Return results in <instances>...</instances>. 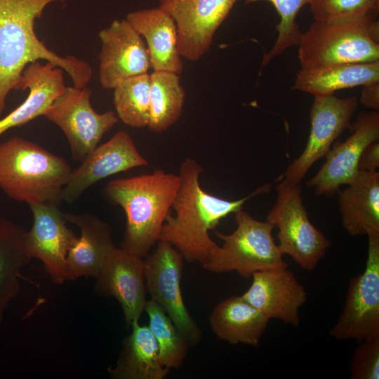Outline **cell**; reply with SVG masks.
<instances>
[{
    "label": "cell",
    "mask_w": 379,
    "mask_h": 379,
    "mask_svg": "<svg viewBox=\"0 0 379 379\" xmlns=\"http://www.w3.org/2000/svg\"><path fill=\"white\" fill-rule=\"evenodd\" d=\"M202 167L194 160L186 159L180 166V186L172 205L175 215H168L159 239L169 242L187 262L197 261L204 267L209 261L217 245L208 232L231 213L242 209L244 203L253 197L271 190L265 184L253 192L237 200H227L211 194L200 185Z\"/></svg>",
    "instance_id": "cell-1"
},
{
    "label": "cell",
    "mask_w": 379,
    "mask_h": 379,
    "mask_svg": "<svg viewBox=\"0 0 379 379\" xmlns=\"http://www.w3.org/2000/svg\"><path fill=\"white\" fill-rule=\"evenodd\" d=\"M65 0H0V119L8 93L18 90L22 74L30 63L44 60L62 68L73 86H86L91 66L72 55L60 56L49 50L34 31L36 19L50 4Z\"/></svg>",
    "instance_id": "cell-2"
},
{
    "label": "cell",
    "mask_w": 379,
    "mask_h": 379,
    "mask_svg": "<svg viewBox=\"0 0 379 379\" xmlns=\"http://www.w3.org/2000/svg\"><path fill=\"white\" fill-rule=\"evenodd\" d=\"M180 186V177L163 170L109 181L107 197L120 206L126 217L121 248L145 258L159 240Z\"/></svg>",
    "instance_id": "cell-3"
},
{
    "label": "cell",
    "mask_w": 379,
    "mask_h": 379,
    "mask_svg": "<svg viewBox=\"0 0 379 379\" xmlns=\"http://www.w3.org/2000/svg\"><path fill=\"white\" fill-rule=\"evenodd\" d=\"M72 171L65 158L22 138L0 144V189L15 201L58 205Z\"/></svg>",
    "instance_id": "cell-4"
},
{
    "label": "cell",
    "mask_w": 379,
    "mask_h": 379,
    "mask_svg": "<svg viewBox=\"0 0 379 379\" xmlns=\"http://www.w3.org/2000/svg\"><path fill=\"white\" fill-rule=\"evenodd\" d=\"M378 12L331 21H317L302 33L298 58L302 69L379 61Z\"/></svg>",
    "instance_id": "cell-5"
},
{
    "label": "cell",
    "mask_w": 379,
    "mask_h": 379,
    "mask_svg": "<svg viewBox=\"0 0 379 379\" xmlns=\"http://www.w3.org/2000/svg\"><path fill=\"white\" fill-rule=\"evenodd\" d=\"M235 223L231 234L215 232L223 243L214 247L205 270L215 273L234 271L248 278L256 272L288 267L272 237L274 227L271 223L257 220L243 209L235 213Z\"/></svg>",
    "instance_id": "cell-6"
},
{
    "label": "cell",
    "mask_w": 379,
    "mask_h": 379,
    "mask_svg": "<svg viewBox=\"0 0 379 379\" xmlns=\"http://www.w3.org/2000/svg\"><path fill=\"white\" fill-rule=\"evenodd\" d=\"M276 201L266 221L278 229V246L302 270H314L331 242L310 222L298 183L285 179L276 185Z\"/></svg>",
    "instance_id": "cell-7"
},
{
    "label": "cell",
    "mask_w": 379,
    "mask_h": 379,
    "mask_svg": "<svg viewBox=\"0 0 379 379\" xmlns=\"http://www.w3.org/2000/svg\"><path fill=\"white\" fill-rule=\"evenodd\" d=\"M91 94L87 86H66L44 115L62 131L75 161L81 162L119 119L112 110L95 112L91 104Z\"/></svg>",
    "instance_id": "cell-8"
},
{
    "label": "cell",
    "mask_w": 379,
    "mask_h": 379,
    "mask_svg": "<svg viewBox=\"0 0 379 379\" xmlns=\"http://www.w3.org/2000/svg\"><path fill=\"white\" fill-rule=\"evenodd\" d=\"M367 236L366 267L350 280L344 307L330 331L337 340L359 343L379 335V232Z\"/></svg>",
    "instance_id": "cell-9"
},
{
    "label": "cell",
    "mask_w": 379,
    "mask_h": 379,
    "mask_svg": "<svg viewBox=\"0 0 379 379\" xmlns=\"http://www.w3.org/2000/svg\"><path fill=\"white\" fill-rule=\"evenodd\" d=\"M182 255L169 242L159 239L144 258L147 291L170 317L190 346L198 344L201 330L190 316L182 298L180 280Z\"/></svg>",
    "instance_id": "cell-10"
},
{
    "label": "cell",
    "mask_w": 379,
    "mask_h": 379,
    "mask_svg": "<svg viewBox=\"0 0 379 379\" xmlns=\"http://www.w3.org/2000/svg\"><path fill=\"white\" fill-rule=\"evenodd\" d=\"M314 97L310 113V132L305 147L284 173L285 180L298 184L312 166L325 157L339 135L346 128H350L352 115L358 108L356 96Z\"/></svg>",
    "instance_id": "cell-11"
},
{
    "label": "cell",
    "mask_w": 379,
    "mask_h": 379,
    "mask_svg": "<svg viewBox=\"0 0 379 379\" xmlns=\"http://www.w3.org/2000/svg\"><path fill=\"white\" fill-rule=\"evenodd\" d=\"M352 134L330 149L326 161L306 182L316 196H332L343 185L352 182L359 173L358 162L361 152L370 143L379 140V113L361 112L350 125Z\"/></svg>",
    "instance_id": "cell-12"
},
{
    "label": "cell",
    "mask_w": 379,
    "mask_h": 379,
    "mask_svg": "<svg viewBox=\"0 0 379 379\" xmlns=\"http://www.w3.org/2000/svg\"><path fill=\"white\" fill-rule=\"evenodd\" d=\"M174 19L181 57L190 61L209 50L213 36L238 0H159Z\"/></svg>",
    "instance_id": "cell-13"
},
{
    "label": "cell",
    "mask_w": 379,
    "mask_h": 379,
    "mask_svg": "<svg viewBox=\"0 0 379 379\" xmlns=\"http://www.w3.org/2000/svg\"><path fill=\"white\" fill-rule=\"evenodd\" d=\"M148 161L138 150L125 131L115 133L98 145L81 164L72 169L62 192V201L71 204L95 182L110 175L147 166Z\"/></svg>",
    "instance_id": "cell-14"
},
{
    "label": "cell",
    "mask_w": 379,
    "mask_h": 379,
    "mask_svg": "<svg viewBox=\"0 0 379 379\" xmlns=\"http://www.w3.org/2000/svg\"><path fill=\"white\" fill-rule=\"evenodd\" d=\"M99 79L102 88L114 89L122 80L147 74L148 51L140 34L125 20H114L102 29Z\"/></svg>",
    "instance_id": "cell-15"
},
{
    "label": "cell",
    "mask_w": 379,
    "mask_h": 379,
    "mask_svg": "<svg viewBox=\"0 0 379 379\" xmlns=\"http://www.w3.org/2000/svg\"><path fill=\"white\" fill-rule=\"evenodd\" d=\"M34 217L27 232V248L30 257L41 260L55 284L67 279L66 260L68 251L78 237L67 226V220L55 204L28 205Z\"/></svg>",
    "instance_id": "cell-16"
},
{
    "label": "cell",
    "mask_w": 379,
    "mask_h": 379,
    "mask_svg": "<svg viewBox=\"0 0 379 379\" xmlns=\"http://www.w3.org/2000/svg\"><path fill=\"white\" fill-rule=\"evenodd\" d=\"M96 278L100 291L119 302L127 326L138 322L147 300L144 258L114 246Z\"/></svg>",
    "instance_id": "cell-17"
},
{
    "label": "cell",
    "mask_w": 379,
    "mask_h": 379,
    "mask_svg": "<svg viewBox=\"0 0 379 379\" xmlns=\"http://www.w3.org/2000/svg\"><path fill=\"white\" fill-rule=\"evenodd\" d=\"M241 295L249 304L270 319L298 326L299 309L307 301L305 287L287 267L259 271Z\"/></svg>",
    "instance_id": "cell-18"
},
{
    "label": "cell",
    "mask_w": 379,
    "mask_h": 379,
    "mask_svg": "<svg viewBox=\"0 0 379 379\" xmlns=\"http://www.w3.org/2000/svg\"><path fill=\"white\" fill-rule=\"evenodd\" d=\"M63 72L51 62L41 64L36 61L25 68L18 90L29 89L28 95L20 105L0 119V136L12 128L44 115L65 89Z\"/></svg>",
    "instance_id": "cell-19"
},
{
    "label": "cell",
    "mask_w": 379,
    "mask_h": 379,
    "mask_svg": "<svg viewBox=\"0 0 379 379\" xmlns=\"http://www.w3.org/2000/svg\"><path fill=\"white\" fill-rule=\"evenodd\" d=\"M126 20L145 39L154 71L182 72L177 26L167 11L159 6L130 13Z\"/></svg>",
    "instance_id": "cell-20"
},
{
    "label": "cell",
    "mask_w": 379,
    "mask_h": 379,
    "mask_svg": "<svg viewBox=\"0 0 379 379\" xmlns=\"http://www.w3.org/2000/svg\"><path fill=\"white\" fill-rule=\"evenodd\" d=\"M64 215L81 231L67 255V279L97 277L109 251L115 246L111 227L88 213H64Z\"/></svg>",
    "instance_id": "cell-21"
},
{
    "label": "cell",
    "mask_w": 379,
    "mask_h": 379,
    "mask_svg": "<svg viewBox=\"0 0 379 379\" xmlns=\"http://www.w3.org/2000/svg\"><path fill=\"white\" fill-rule=\"evenodd\" d=\"M341 192L342 225L352 237L379 232V173L359 172Z\"/></svg>",
    "instance_id": "cell-22"
},
{
    "label": "cell",
    "mask_w": 379,
    "mask_h": 379,
    "mask_svg": "<svg viewBox=\"0 0 379 379\" xmlns=\"http://www.w3.org/2000/svg\"><path fill=\"white\" fill-rule=\"evenodd\" d=\"M270 319L241 296H231L213 310L209 321L216 336L227 343L258 346Z\"/></svg>",
    "instance_id": "cell-23"
},
{
    "label": "cell",
    "mask_w": 379,
    "mask_h": 379,
    "mask_svg": "<svg viewBox=\"0 0 379 379\" xmlns=\"http://www.w3.org/2000/svg\"><path fill=\"white\" fill-rule=\"evenodd\" d=\"M379 82V61L335 64L302 69L293 89L314 96L333 95L336 91Z\"/></svg>",
    "instance_id": "cell-24"
},
{
    "label": "cell",
    "mask_w": 379,
    "mask_h": 379,
    "mask_svg": "<svg viewBox=\"0 0 379 379\" xmlns=\"http://www.w3.org/2000/svg\"><path fill=\"white\" fill-rule=\"evenodd\" d=\"M123 343L117 366L109 372L116 379H163L170 371L159 359L157 343L148 326L138 321Z\"/></svg>",
    "instance_id": "cell-25"
},
{
    "label": "cell",
    "mask_w": 379,
    "mask_h": 379,
    "mask_svg": "<svg viewBox=\"0 0 379 379\" xmlns=\"http://www.w3.org/2000/svg\"><path fill=\"white\" fill-rule=\"evenodd\" d=\"M30 259L27 232L0 217V321L19 292L20 270Z\"/></svg>",
    "instance_id": "cell-26"
},
{
    "label": "cell",
    "mask_w": 379,
    "mask_h": 379,
    "mask_svg": "<svg viewBox=\"0 0 379 379\" xmlns=\"http://www.w3.org/2000/svg\"><path fill=\"white\" fill-rule=\"evenodd\" d=\"M150 117L148 128L161 133L168 129L180 118L185 100V93L178 74L154 71L149 74Z\"/></svg>",
    "instance_id": "cell-27"
},
{
    "label": "cell",
    "mask_w": 379,
    "mask_h": 379,
    "mask_svg": "<svg viewBox=\"0 0 379 379\" xmlns=\"http://www.w3.org/2000/svg\"><path fill=\"white\" fill-rule=\"evenodd\" d=\"M113 102L121 121L133 128L147 127L150 117L149 74L126 78L114 88Z\"/></svg>",
    "instance_id": "cell-28"
},
{
    "label": "cell",
    "mask_w": 379,
    "mask_h": 379,
    "mask_svg": "<svg viewBox=\"0 0 379 379\" xmlns=\"http://www.w3.org/2000/svg\"><path fill=\"white\" fill-rule=\"evenodd\" d=\"M149 328L159 347L161 365L171 370L181 366L190 344L164 310L153 300H147L145 310Z\"/></svg>",
    "instance_id": "cell-29"
},
{
    "label": "cell",
    "mask_w": 379,
    "mask_h": 379,
    "mask_svg": "<svg viewBox=\"0 0 379 379\" xmlns=\"http://www.w3.org/2000/svg\"><path fill=\"white\" fill-rule=\"evenodd\" d=\"M260 1L271 3L280 18L277 25L278 36L272 49L263 57L262 66H265L289 47L298 44L302 32L295 22L296 16L305 5L309 4L310 0H246L245 2L251 4Z\"/></svg>",
    "instance_id": "cell-30"
},
{
    "label": "cell",
    "mask_w": 379,
    "mask_h": 379,
    "mask_svg": "<svg viewBox=\"0 0 379 379\" xmlns=\"http://www.w3.org/2000/svg\"><path fill=\"white\" fill-rule=\"evenodd\" d=\"M314 20L331 21L378 12L379 0H310Z\"/></svg>",
    "instance_id": "cell-31"
},
{
    "label": "cell",
    "mask_w": 379,
    "mask_h": 379,
    "mask_svg": "<svg viewBox=\"0 0 379 379\" xmlns=\"http://www.w3.org/2000/svg\"><path fill=\"white\" fill-rule=\"evenodd\" d=\"M350 364L352 379L379 378V335L359 343Z\"/></svg>",
    "instance_id": "cell-32"
},
{
    "label": "cell",
    "mask_w": 379,
    "mask_h": 379,
    "mask_svg": "<svg viewBox=\"0 0 379 379\" xmlns=\"http://www.w3.org/2000/svg\"><path fill=\"white\" fill-rule=\"evenodd\" d=\"M379 167V142L368 145L361 154L358 162L359 172H375Z\"/></svg>",
    "instance_id": "cell-33"
},
{
    "label": "cell",
    "mask_w": 379,
    "mask_h": 379,
    "mask_svg": "<svg viewBox=\"0 0 379 379\" xmlns=\"http://www.w3.org/2000/svg\"><path fill=\"white\" fill-rule=\"evenodd\" d=\"M360 102L375 111L379 109V82L362 86Z\"/></svg>",
    "instance_id": "cell-34"
}]
</instances>
